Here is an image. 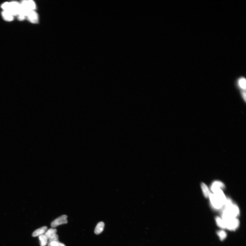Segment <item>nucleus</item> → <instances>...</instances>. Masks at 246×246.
Segmentation results:
<instances>
[{"mask_svg": "<svg viewBox=\"0 0 246 246\" xmlns=\"http://www.w3.org/2000/svg\"><path fill=\"white\" fill-rule=\"evenodd\" d=\"M216 221L217 224L219 227L223 229L226 228L224 222L221 218L217 217L216 218Z\"/></svg>", "mask_w": 246, "mask_h": 246, "instance_id": "2eb2a0df", "label": "nucleus"}, {"mask_svg": "<svg viewBox=\"0 0 246 246\" xmlns=\"http://www.w3.org/2000/svg\"><path fill=\"white\" fill-rule=\"evenodd\" d=\"M224 187V184L220 181H215L214 182L211 186V189L213 192L216 190L221 189Z\"/></svg>", "mask_w": 246, "mask_h": 246, "instance_id": "9d476101", "label": "nucleus"}, {"mask_svg": "<svg viewBox=\"0 0 246 246\" xmlns=\"http://www.w3.org/2000/svg\"><path fill=\"white\" fill-rule=\"evenodd\" d=\"M201 187L204 195L206 198L209 197L211 193H210L208 187L205 184L203 183L201 184Z\"/></svg>", "mask_w": 246, "mask_h": 246, "instance_id": "4468645a", "label": "nucleus"}, {"mask_svg": "<svg viewBox=\"0 0 246 246\" xmlns=\"http://www.w3.org/2000/svg\"><path fill=\"white\" fill-rule=\"evenodd\" d=\"M57 231L56 229L50 228L45 232V235L48 240L54 235L56 234Z\"/></svg>", "mask_w": 246, "mask_h": 246, "instance_id": "f8f14e48", "label": "nucleus"}, {"mask_svg": "<svg viewBox=\"0 0 246 246\" xmlns=\"http://www.w3.org/2000/svg\"><path fill=\"white\" fill-rule=\"evenodd\" d=\"M237 83V87L241 91V93L245 92L246 81L244 78L243 77L240 78L238 79Z\"/></svg>", "mask_w": 246, "mask_h": 246, "instance_id": "0eeeda50", "label": "nucleus"}, {"mask_svg": "<svg viewBox=\"0 0 246 246\" xmlns=\"http://www.w3.org/2000/svg\"><path fill=\"white\" fill-rule=\"evenodd\" d=\"M50 246H66L64 244L59 241H54L51 243Z\"/></svg>", "mask_w": 246, "mask_h": 246, "instance_id": "a211bd4d", "label": "nucleus"}, {"mask_svg": "<svg viewBox=\"0 0 246 246\" xmlns=\"http://www.w3.org/2000/svg\"><path fill=\"white\" fill-rule=\"evenodd\" d=\"M210 193L209 196L211 204L214 208L219 209L224 206L226 201L225 195L221 189L216 190Z\"/></svg>", "mask_w": 246, "mask_h": 246, "instance_id": "f03ea898", "label": "nucleus"}, {"mask_svg": "<svg viewBox=\"0 0 246 246\" xmlns=\"http://www.w3.org/2000/svg\"><path fill=\"white\" fill-rule=\"evenodd\" d=\"M105 226L104 223L101 222L99 223L95 229V233L96 235H99L104 231Z\"/></svg>", "mask_w": 246, "mask_h": 246, "instance_id": "9b49d317", "label": "nucleus"}, {"mask_svg": "<svg viewBox=\"0 0 246 246\" xmlns=\"http://www.w3.org/2000/svg\"><path fill=\"white\" fill-rule=\"evenodd\" d=\"M18 20L20 21L24 20L26 17L25 16L22 15H18Z\"/></svg>", "mask_w": 246, "mask_h": 246, "instance_id": "6ab92c4d", "label": "nucleus"}, {"mask_svg": "<svg viewBox=\"0 0 246 246\" xmlns=\"http://www.w3.org/2000/svg\"><path fill=\"white\" fill-rule=\"evenodd\" d=\"M48 246H50L51 242L54 241H59V236L56 234L48 239Z\"/></svg>", "mask_w": 246, "mask_h": 246, "instance_id": "dca6fc26", "label": "nucleus"}, {"mask_svg": "<svg viewBox=\"0 0 246 246\" xmlns=\"http://www.w3.org/2000/svg\"><path fill=\"white\" fill-rule=\"evenodd\" d=\"M218 235L221 240H224L227 237L226 233L224 231H220L218 232Z\"/></svg>", "mask_w": 246, "mask_h": 246, "instance_id": "f3484780", "label": "nucleus"}, {"mask_svg": "<svg viewBox=\"0 0 246 246\" xmlns=\"http://www.w3.org/2000/svg\"><path fill=\"white\" fill-rule=\"evenodd\" d=\"M47 226H43L35 230L32 234V236L33 237H36L44 235L47 231Z\"/></svg>", "mask_w": 246, "mask_h": 246, "instance_id": "6e6552de", "label": "nucleus"}, {"mask_svg": "<svg viewBox=\"0 0 246 246\" xmlns=\"http://www.w3.org/2000/svg\"><path fill=\"white\" fill-rule=\"evenodd\" d=\"M2 14L3 18L6 21L11 22L14 20V16L7 11H3Z\"/></svg>", "mask_w": 246, "mask_h": 246, "instance_id": "1a4fd4ad", "label": "nucleus"}, {"mask_svg": "<svg viewBox=\"0 0 246 246\" xmlns=\"http://www.w3.org/2000/svg\"><path fill=\"white\" fill-rule=\"evenodd\" d=\"M223 220L224 222L226 228L227 229L229 230H235L239 226V221L237 218H231Z\"/></svg>", "mask_w": 246, "mask_h": 246, "instance_id": "20e7f679", "label": "nucleus"}, {"mask_svg": "<svg viewBox=\"0 0 246 246\" xmlns=\"http://www.w3.org/2000/svg\"><path fill=\"white\" fill-rule=\"evenodd\" d=\"M40 246H46L48 244V239L44 235L39 236Z\"/></svg>", "mask_w": 246, "mask_h": 246, "instance_id": "ddd939ff", "label": "nucleus"}, {"mask_svg": "<svg viewBox=\"0 0 246 246\" xmlns=\"http://www.w3.org/2000/svg\"><path fill=\"white\" fill-rule=\"evenodd\" d=\"M28 20L32 23H38L39 21L38 15L35 11H32L27 16Z\"/></svg>", "mask_w": 246, "mask_h": 246, "instance_id": "423d86ee", "label": "nucleus"}, {"mask_svg": "<svg viewBox=\"0 0 246 246\" xmlns=\"http://www.w3.org/2000/svg\"><path fill=\"white\" fill-rule=\"evenodd\" d=\"M67 216L66 215H62L59 218L55 219L51 224V227L53 228H56L58 226L66 224L68 223L67 219Z\"/></svg>", "mask_w": 246, "mask_h": 246, "instance_id": "39448f33", "label": "nucleus"}, {"mask_svg": "<svg viewBox=\"0 0 246 246\" xmlns=\"http://www.w3.org/2000/svg\"><path fill=\"white\" fill-rule=\"evenodd\" d=\"M222 218L226 220L229 218H237L239 214L238 206L233 204L231 200L227 199L224 205Z\"/></svg>", "mask_w": 246, "mask_h": 246, "instance_id": "f257e3e1", "label": "nucleus"}, {"mask_svg": "<svg viewBox=\"0 0 246 246\" xmlns=\"http://www.w3.org/2000/svg\"><path fill=\"white\" fill-rule=\"evenodd\" d=\"M20 4L17 2H6L2 5L4 11H7L13 15L17 16L20 11Z\"/></svg>", "mask_w": 246, "mask_h": 246, "instance_id": "7ed1b4c3", "label": "nucleus"}]
</instances>
